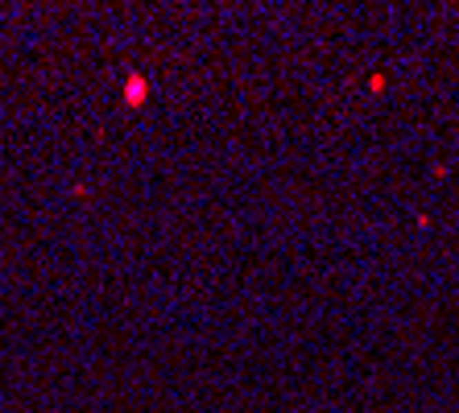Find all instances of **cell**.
Returning a JSON list of instances; mask_svg holds the SVG:
<instances>
[{
    "label": "cell",
    "mask_w": 459,
    "mask_h": 413,
    "mask_svg": "<svg viewBox=\"0 0 459 413\" xmlns=\"http://www.w3.org/2000/svg\"><path fill=\"white\" fill-rule=\"evenodd\" d=\"M124 99H128V103H141V99H145V83H141V79H133V83L124 87Z\"/></svg>",
    "instance_id": "cell-1"
}]
</instances>
